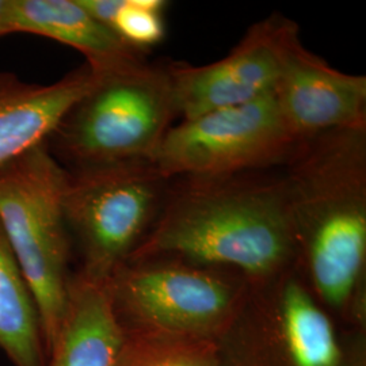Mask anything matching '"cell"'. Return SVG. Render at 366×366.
Segmentation results:
<instances>
[{
  "label": "cell",
  "instance_id": "9a60e30c",
  "mask_svg": "<svg viewBox=\"0 0 366 366\" xmlns=\"http://www.w3.org/2000/svg\"><path fill=\"white\" fill-rule=\"evenodd\" d=\"M164 7L166 3L162 0H124L113 30L131 46L144 51L164 39Z\"/></svg>",
  "mask_w": 366,
  "mask_h": 366
},
{
  "label": "cell",
  "instance_id": "8fae6325",
  "mask_svg": "<svg viewBox=\"0 0 366 366\" xmlns=\"http://www.w3.org/2000/svg\"><path fill=\"white\" fill-rule=\"evenodd\" d=\"M14 33L53 39L81 53L94 74L147 63L145 52L87 13L78 0H13Z\"/></svg>",
  "mask_w": 366,
  "mask_h": 366
},
{
  "label": "cell",
  "instance_id": "6da1fadb",
  "mask_svg": "<svg viewBox=\"0 0 366 366\" xmlns=\"http://www.w3.org/2000/svg\"><path fill=\"white\" fill-rule=\"evenodd\" d=\"M296 254L282 166L171 179L157 220L129 259L178 257L263 281Z\"/></svg>",
  "mask_w": 366,
  "mask_h": 366
},
{
  "label": "cell",
  "instance_id": "3957f363",
  "mask_svg": "<svg viewBox=\"0 0 366 366\" xmlns=\"http://www.w3.org/2000/svg\"><path fill=\"white\" fill-rule=\"evenodd\" d=\"M179 117L167 66L148 61L106 74L61 119L48 140L72 169L152 159Z\"/></svg>",
  "mask_w": 366,
  "mask_h": 366
},
{
  "label": "cell",
  "instance_id": "e0dca14e",
  "mask_svg": "<svg viewBox=\"0 0 366 366\" xmlns=\"http://www.w3.org/2000/svg\"><path fill=\"white\" fill-rule=\"evenodd\" d=\"M79 4L102 25L113 29L114 19L124 0H78Z\"/></svg>",
  "mask_w": 366,
  "mask_h": 366
},
{
  "label": "cell",
  "instance_id": "7c38bea8",
  "mask_svg": "<svg viewBox=\"0 0 366 366\" xmlns=\"http://www.w3.org/2000/svg\"><path fill=\"white\" fill-rule=\"evenodd\" d=\"M107 282L83 274L69 280L51 366H117L125 343Z\"/></svg>",
  "mask_w": 366,
  "mask_h": 366
},
{
  "label": "cell",
  "instance_id": "8992f818",
  "mask_svg": "<svg viewBox=\"0 0 366 366\" xmlns=\"http://www.w3.org/2000/svg\"><path fill=\"white\" fill-rule=\"evenodd\" d=\"M300 143L270 94L174 125L151 162L167 181L228 175L282 167Z\"/></svg>",
  "mask_w": 366,
  "mask_h": 366
},
{
  "label": "cell",
  "instance_id": "7a4b0ae2",
  "mask_svg": "<svg viewBox=\"0 0 366 366\" xmlns=\"http://www.w3.org/2000/svg\"><path fill=\"white\" fill-rule=\"evenodd\" d=\"M289 209L319 297L346 307L366 258V131H334L302 140L284 166Z\"/></svg>",
  "mask_w": 366,
  "mask_h": 366
},
{
  "label": "cell",
  "instance_id": "30bf717a",
  "mask_svg": "<svg viewBox=\"0 0 366 366\" xmlns=\"http://www.w3.org/2000/svg\"><path fill=\"white\" fill-rule=\"evenodd\" d=\"M95 74L87 66L51 84L27 83L0 74V167L37 145L53 132L79 99L89 92Z\"/></svg>",
  "mask_w": 366,
  "mask_h": 366
},
{
  "label": "cell",
  "instance_id": "ac0fdd59",
  "mask_svg": "<svg viewBox=\"0 0 366 366\" xmlns=\"http://www.w3.org/2000/svg\"><path fill=\"white\" fill-rule=\"evenodd\" d=\"M13 33V0H0V37Z\"/></svg>",
  "mask_w": 366,
  "mask_h": 366
},
{
  "label": "cell",
  "instance_id": "4fadbf2b",
  "mask_svg": "<svg viewBox=\"0 0 366 366\" xmlns=\"http://www.w3.org/2000/svg\"><path fill=\"white\" fill-rule=\"evenodd\" d=\"M0 349L15 366L42 365L39 308L0 227Z\"/></svg>",
  "mask_w": 366,
  "mask_h": 366
},
{
  "label": "cell",
  "instance_id": "2e32d148",
  "mask_svg": "<svg viewBox=\"0 0 366 366\" xmlns=\"http://www.w3.org/2000/svg\"><path fill=\"white\" fill-rule=\"evenodd\" d=\"M117 366H214L208 354L196 349H189L174 345H160L122 349Z\"/></svg>",
  "mask_w": 366,
  "mask_h": 366
},
{
  "label": "cell",
  "instance_id": "52a82bcc",
  "mask_svg": "<svg viewBox=\"0 0 366 366\" xmlns=\"http://www.w3.org/2000/svg\"><path fill=\"white\" fill-rule=\"evenodd\" d=\"M181 259V258H179ZM116 311L172 332L208 331L234 312L239 288L214 267L139 258L109 278Z\"/></svg>",
  "mask_w": 366,
  "mask_h": 366
},
{
  "label": "cell",
  "instance_id": "5b68a950",
  "mask_svg": "<svg viewBox=\"0 0 366 366\" xmlns=\"http://www.w3.org/2000/svg\"><path fill=\"white\" fill-rule=\"evenodd\" d=\"M167 186L149 159L66 170L63 209L84 252L81 274L109 281L152 228Z\"/></svg>",
  "mask_w": 366,
  "mask_h": 366
},
{
  "label": "cell",
  "instance_id": "5bb4252c",
  "mask_svg": "<svg viewBox=\"0 0 366 366\" xmlns=\"http://www.w3.org/2000/svg\"><path fill=\"white\" fill-rule=\"evenodd\" d=\"M280 311L296 366H338L340 352L331 322L300 281L281 284Z\"/></svg>",
  "mask_w": 366,
  "mask_h": 366
},
{
  "label": "cell",
  "instance_id": "9c48e42d",
  "mask_svg": "<svg viewBox=\"0 0 366 366\" xmlns=\"http://www.w3.org/2000/svg\"><path fill=\"white\" fill-rule=\"evenodd\" d=\"M273 94L300 142L327 132L366 131L365 76L340 72L300 39L290 48Z\"/></svg>",
  "mask_w": 366,
  "mask_h": 366
},
{
  "label": "cell",
  "instance_id": "277c9868",
  "mask_svg": "<svg viewBox=\"0 0 366 366\" xmlns=\"http://www.w3.org/2000/svg\"><path fill=\"white\" fill-rule=\"evenodd\" d=\"M66 167L48 143L0 167V227L39 308L42 340L51 352L68 299Z\"/></svg>",
  "mask_w": 366,
  "mask_h": 366
},
{
  "label": "cell",
  "instance_id": "ba28073f",
  "mask_svg": "<svg viewBox=\"0 0 366 366\" xmlns=\"http://www.w3.org/2000/svg\"><path fill=\"white\" fill-rule=\"evenodd\" d=\"M299 39V26L293 21L272 15L249 27L235 48L214 63H170L179 117L193 119L273 94L289 51Z\"/></svg>",
  "mask_w": 366,
  "mask_h": 366
}]
</instances>
